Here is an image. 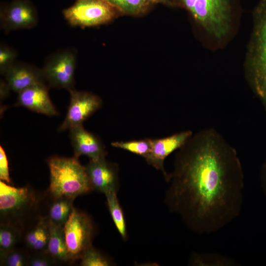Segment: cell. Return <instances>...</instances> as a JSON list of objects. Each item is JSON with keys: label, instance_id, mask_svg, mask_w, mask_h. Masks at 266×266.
Returning a JSON list of instances; mask_svg holds the SVG:
<instances>
[{"label": "cell", "instance_id": "10", "mask_svg": "<svg viewBox=\"0 0 266 266\" xmlns=\"http://www.w3.org/2000/svg\"><path fill=\"white\" fill-rule=\"evenodd\" d=\"M0 22L5 33L31 29L37 23V13L29 0H13L1 6Z\"/></svg>", "mask_w": 266, "mask_h": 266}, {"label": "cell", "instance_id": "5", "mask_svg": "<svg viewBox=\"0 0 266 266\" xmlns=\"http://www.w3.org/2000/svg\"><path fill=\"white\" fill-rule=\"evenodd\" d=\"M210 35L221 38L230 27L233 0H179Z\"/></svg>", "mask_w": 266, "mask_h": 266}, {"label": "cell", "instance_id": "13", "mask_svg": "<svg viewBox=\"0 0 266 266\" xmlns=\"http://www.w3.org/2000/svg\"><path fill=\"white\" fill-rule=\"evenodd\" d=\"M69 130L74 157L78 159L84 155L91 160L105 158L107 152L104 144L97 136L86 130L82 125Z\"/></svg>", "mask_w": 266, "mask_h": 266}, {"label": "cell", "instance_id": "7", "mask_svg": "<svg viewBox=\"0 0 266 266\" xmlns=\"http://www.w3.org/2000/svg\"><path fill=\"white\" fill-rule=\"evenodd\" d=\"M64 231L70 264L80 260L90 246L95 233L91 218L86 213L73 208L64 226Z\"/></svg>", "mask_w": 266, "mask_h": 266}, {"label": "cell", "instance_id": "3", "mask_svg": "<svg viewBox=\"0 0 266 266\" xmlns=\"http://www.w3.org/2000/svg\"><path fill=\"white\" fill-rule=\"evenodd\" d=\"M246 71L250 86L266 111V0H260L254 10Z\"/></svg>", "mask_w": 266, "mask_h": 266}, {"label": "cell", "instance_id": "28", "mask_svg": "<svg viewBox=\"0 0 266 266\" xmlns=\"http://www.w3.org/2000/svg\"><path fill=\"white\" fill-rule=\"evenodd\" d=\"M0 179L6 183L10 184L11 180L9 176L8 160L5 151L2 147H0Z\"/></svg>", "mask_w": 266, "mask_h": 266}, {"label": "cell", "instance_id": "24", "mask_svg": "<svg viewBox=\"0 0 266 266\" xmlns=\"http://www.w3.org/2000/svg\"><path fill=\"white\" fill-rule=\"evenodd\" d=\"M81 266H108L110 260L92 245L89 247L80 259Z\"/></svg>", "mask_w": 266, "mask_h": 266}, {"label": "cell", "instance_id": "1", "mask_svg": "<svg viewBox=\"0 0 266 266\" xmlns=\"http://www.w3.org/2000/svg\"><path fill=\"white\" fill-rule=\"evenodd\" d=\"M244 178L236 149L216 130L204 129L178 149L165 201L191 231L213 233L239 215Z\"/></svg>", "mask_w": 266, "mask_h": 266}, {"label": "cell", "instance_id": "29", "mask_svg": "<svg viewBox=\"0 0 266 266\" xmlns=\"http://www.w3.org/2000/svg\"><path fill=\"white\" fill-rule=\"evenodd\" d=\"M261 182L264 192L266 195V158L261 168Z\"/></svg>", "mask_w": 266, "mask_h": 266}, {"label": "cell", "instance_id": "30", "mask_svg": "<svg viewBox=\"0 0 266 266\" xmlns=\"http://www.w3.org/2000/svg\"><path fill=\"white\" fill-rule=\"evenodd\" d=\"M151 3H161L164 4H169L170 2L168 0H148Z\"/></svg>", "mask_w": 266, "mask_h": 266}, {"label": "cell", "instance_id": "12", "mask_svg": "<svg viewBox=\"0 0 266 266\" xmlns=\"http://www.w3.org/2000/svg\"><path fill=\"white\" fill-rule=\"evenodd\" d=\"M93 190L103 193L117 191L118 169L115 165L105 158L90 160L85 166Z\"/></svg>", "mask_w": 266, "mask_h": 266}, {"label": "cell", "instance_id": "25", "mask_svg": "<svg viewBox=\"0 0 266 266\" xmlns=\"http://www.w3.org/2000/svg\"><path fill=\"white\" fill-rule=\"evenodd\" d=\"M30 253L16 247L0 258V265L4 266H27Z\"/></svg>", "mask_w": 266, "mask_h": 266}, {"label": "cell", "instance_id": "8", "mask_svg": "<svg viewBox=\"0 0 266 266\" xmlns=\"http://www.w3.org/2000/svg\"><path fill=\"white\" fill-rule=\"evenodd\" d=\"M76 53L72 49L60 50L51 55L42 68L45 82L50 87L68 91L74 89Z\"/></svg>", "mask_w": 266, "mask_h": 266}, {"label": "cell", "instance_id": "15", "mask_svg": "<svg viewBox=\"0 0 266 266\" xmlns=\"http://www.w3.org/2000/svg\"><path fill=\"white\" fill-rule=\"evenodd\" d=\"M4 76L10 90L18 94L31 86L45 82L42 69L22 63H15Z\"/></svg>", "mask_w": 266, "mask_h": 266}, {"label": "cell", "instance_id": "6", "mask_svg": "<svg viewBox=\"0 0 266 266\" xmlns=\"http://www.w3.org/2000/svg\"><path fill=\"white\" fill-rule=\"evenodd\" d=\"M115 9L105 0H77L63 14L71 26L85 28L110 22L115 17Z\"/></svg>", "mask_w": 266, "mask_h": 266}, {"label": "cell", "instance_id": "4", "mask_svg": "<svg viewBox=\"0 0 266 266\" xmlns=\"http://www.w3.org/2000/svg\"><path fill=\"white\" fill-rule=\"evenodd\" d=\"M46 162L50 172L47 192L50 195L75 199L93 191L85 166L77 158L53 156Z\"/></svg>", "mask_w": 266, "mask_h": 266}, {"label": "cell", "instance_id": "21", "mask_svg": "<svg viewBox=\"0 0 266 266\" xmlns=\"http://www.w3.org/2000/svg\"><path fill=\"white\" fill-rule=\"evenodd\" d=\"M190 263L200 266H233L236 263L232 259L217 253H194Z\"/></svg>", "mask_w": 266, "mask_h": 266}, {"label": "cell", "instance_id": "31", "mask_svg": "<svg viewBox=\"0 0 266 266\" xmlns=\"http://www.w3.org/2000/svg\"></svg>", "mask_w": 266, "mask_h": 266}, {"label": "cell", "instance_id": "11", "mask_svg": "<svg viewBox=\"0 0 266 266\" xmlns=\"http://www.w3.org/2000/svg\"><path fill=\"white\" fill-rule=\"evenodd\" d=\"M193 134L190 130L176 133L159 139H151V151L145 159L147 163L161 170L166 180L169 174L164 167L165 159L170 154L182 147Z\"/></svg>", "mask_w": 266, "mask_h": 266}, {"label": "cell", "instance_id": "17", "mask_svg": "<svg viewBox=\"0 0 266 266\" xmlns=\"http://www.w3.org/2000/svg\"><path fill=\"white\" fill-rule=\"evenodd\" d=\"M45 198V211L39 216L46 218L50 222L64 227L68 220L74 207V199L66 197H53L46 193Z\"/></svg>", "mask_w": 266, "mask_h": 266}, {"label": "cell", "instance_id": "22", "mask_svg": "<svg viewBox=\"0 0 266 266\" xmlns=\"http://www.w3.org/2000/svg\"><path fill=\"white\" fill-rule=\"evenodd\" d=\"M111 145L114 147L141 156L144 159L149 155L151 149L150 138L128 141H114L111 143Z\"/></svg>", "mask_w": 266, "mask_h": 266}, {"label": "cell", "instance_id": "14", "mask_svg": "<svg viewBox=\"0 0 266 266\" xmlns=\"http://www.w3.org/2000/svg\"><path fill=\"white\" fill-rule=\"evenodd\" d=\"M17 104L49 116L59 113L50 100L45 83L35 84L19 92Z\"/></svg>", "mask_w": 266, "mask_h": 266}, {"label": "cell", "instance_id": "2", "mask_svg": "<svg viewBox=\"0 0 266 266\" xmlns=\"http://www.w3.org/2000/svg\"><path fill=\"white\" fill-rule=\"evenodd\" d=\"M43 194L30 186L15 187L0 181V221L24 230L39 216Z\"/></svg>", "mask_w": 266, "mask_h": 266}, {"label": "cell", "instance_id": "18", "mask_svg": "<svg viewBox=\"0 0 266 266\" xmlns=\"http://www.w3.org/2000/svg\"><path fill=\"white\" fill-rule=\"evenodd\" d=\"M47 253L54 259L57 264H70L65 240L64 227L50 222V235Z\"/></svg>", "mask_w": 266, "mask_h": 266}, {"label": "cell", "instance_id": "9", "mask_svg": "<svg viewBox=\"0 0 266 266\" xmlns=\"http://www.w3.org/2000/svg\"><path fill=\"white\" fill-rule=\"evenodd\" d=\"M69 92L70 102L65 118L58 128L60 132L82 125L102 105L100 98L93 94L74 89Z\"/></svg>", "mask_w": 266, "mask_h": 266}, {"label": "cell", "instance_id": "23", "mask_svg": "<svg viewBox=\"0 0 266 266\" xmlns=\"http://www.w3.org/2000/svg\"><path fill=\"white\" fill-rule=\"evenodd\" d=\"M123 12L137 15L144 12L151 2L148 0H105Z\"/></svg>", "mask_w": 266, "mask_h": 266}, {"label": "cell", "instance_id": "26", "mask_svg": "<svg viewBox=\"0 0 266 266\" xmlns=\"http://www.w3.org/2000/svg\"><path fill=\"white\" fill-rule=\"evenodd\" d=\"M17 52L12 48L4 44L0 46V73L2 75L16 62Z\"/></svg>", "mask_w": 266, "mask_h": 266}, {"label": "cell", "instance_id": "16", "mask_svg": "<svg viewBox=\"0 0 266 266\" xmlns=\"http://www.w3.org/2000/svg\"><path fill=\"white\" fill-rule=\"evenodd\" d=\"M50 235V222L39 216L22 233L26 248L32 252H47Z\"/></svg>", "mask_w": 266, "mask_h": 266}, {"label": "cell", "instance_id": "19", "mask_svg": "<svg viewBox=\"0 0 266 266\" xmlns=\"http://www.w3.org/2000/svg\"><path fill=\"white\" fill-rule=\"evenodd\" d=\"M22 239V232L8 224H0V258L16 248Z\"/></svg>", "mask_w": 266, "mask_h": 266}, {"label": "cell", "instance_id": "27", "mask_svg": "<svg viewBox=\"0 0 266 266\" xmlns=\"http://www.w3.org/2000/svg\"><path fill=\"white\" fill-rule=\"evenodd\" d=\"M57 265L54 259L47 252H32L30 254L29 266H51Z\"/></svg>", "mask_w": 266, "mask_h": 266}, {"label": "cell", "instance_id": "20", "mask_svg": "<svg viewBox=\"0 0 266 266\" xmlns=\"http://www.w3.org/2000/svg\"><path fill=\"white\" fill-rule=\"evenodd\" d=\"M104 195L109 211L115 227L122 238L125 240L127 238L126 222L117 196V191H110Z\"/></svg>", "mask_w": 266, "mask_h": 266}]
</instances>
